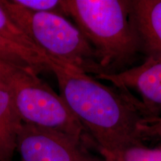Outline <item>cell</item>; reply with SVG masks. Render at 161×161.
Segmentation results:
<instances>
[{"label":"cell","instance_id":"1","mask_svg":"<svg viewBox=\"0 0 161 161\" xmlns=\"http://www.w3.org/2000/svg\"><path fill=\"white\" fill-rule=\"evenodd\" d=\"M60 97L92 139L96 150L108 152L143 144L139 125L151 118L141 101L126 90L49 58Z\"/></svg>","mask_w":161,"mask_h":161},{"label":"cell","instance_id":"2","mask_svg":"<svg viewBox=\"0 0 161 161\" xmlns=\"http://www.w3.org/2000/svg\"><path fill=\"white\" fill-rule=\"evenodd\" d=\"M130 1L66 0L65 16H69L97 54L106 74L130 64L141 50L130 20Z\"/></svg>","mask_w":161,"mask_h":161},{"label":"cell","instance_id":"3","mask_svg":"<svg viewBox=\"0 0 161 161\" xmlns=\"http://www.w3.org/2000/svg\"><path fill=\"white\" fill-rule=\"evenodd\" d=\"M0 5L18 27L48 58L94 77L106 74L92 46L79 29L63 15L35 12L14 0Z\"/></svg>","mask_w":161,"mask_h":161},{"label":"cell","instance_id":"4","mask_svg":"<svg viewBox=\"0 0 161 161\" xmlns=\"http://www.w3.org/2000/svg\"><path fill=\"white\" fill-rule=\"evenodd\" d=\"M0 84L23 123L64 133L86 145L88 135L65 102L31 70L0 60Z\"/></svg>","mask_w":161,"mask_h":161},{"label":"cell","instance_id":"5","mask_svg":"<svg viewBox=\"0 0 161 161\" xmlns=\"http://www.w3.org/2000/svg\"><path fill=\"white\" fill-rule=\"evenodd\" d=\"M17 150L21 161H104L90 154L82 141L25 123L18 132Z\"/></svg>","mask_w":161,"mask_h":161},{"label":"cell","instance_id":"6","mask_svg":"<svg viewBox=\"0 0 161 161\" xmlns=\"http://www.w3.org/2000/svg\"><path fill=\"white\" fill-rule=\"evenodd\" d=\"M96 79L111 82L122 90H135L151 118L161 111V58L147 57L144 63L135 67L112 74L96 76Z\"/></svg>","mask_w":161,"mask_h":161},{"label":"cell","instance_id":"7","mask_svg":"<svg viewBox=\"0 0 161 161\" xmlns=\"http://www.w3.org/2000/svg\"><path fill=\"white\" fill-rule=\"evenodd\" d=\"M130 20L148 57L161 58V0L130 2Z\"/></svg>","mask_w":161,"mask_h":161},{"label":"cell","instance_id":"8","mask_svg":"<svg viewBox=\"0 0 161 161\" xmlns=\"http://www.w3.org/2000/svg\"><path fill=\"white\" fill-rule=\"evenodd\" d=\"M23 124L13 100L0 84V161H12L18 132Z\"/></svg>","mask_w":161,"mask_h":161},{"label":"cell","instance_id":"9","mask_svg":"<svg viewBox=\"0 0 161 161\" xmlns=\"http://www.w3.org/2000/svg\"><path fill=\"white\" fill-rule=\"evenodd\" d=\"M0 60L38 74L50 71L47 55L30 51L0 37Z\"/></svg>","mask_w":161,"mask_h":161},{"label":"cell","instance_id":"10","mask_svg":"<svg viewBox=\"0 0 161 161\" xmlns=\"http://www.w3.org/2000/svg\"><path fill=\"white\" fill-rule=\"evenodd\" d=\"M97 151L104 161H161V146L150 148L142 144L112 152Z\"/></svg>","mask_w":161,"mask_h":161},{"label":"cell","instance_id":"11","mask_svg":"<svg viewBox=\"0 0 161 161\" xmlns=\"http://www.w3.org/2000/svg\"><path fill=\"white\" fill-rule=\"evenodd\" d=\"M0 37L30 51L46 55L16 25V23L6 13L1 5H0Z\"/></svg>","mask_w":161,"mask_h":161},{"label":"cell","instance_id":"12","mask_svg":"<svg viewBox=\"0 0 161 161\" xmlns=\"http://www.w3.org/2000/svg\"><path fill=\"white\" fill-rule=\"evenodd\" d=\"M14 1L29 11L54 13L65 17L62 1H58V0H14Z\"/></svg>","mask_w":161,"mask_h":161},{"label":"cell","instance_id":"13","mask_svg":"<svg viewBox=\"0 0 161 161\" xmlns=\"http://www.w3.org/2000/svg\"><path fill=\"white\" fill-rule=\"evenodd\" d=\"M138 128L142 140H161V116L146 119L139 125Z\"/></svg>","mask_w":161,"mask_h":161}]
</instances>
